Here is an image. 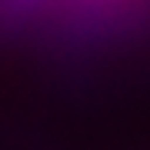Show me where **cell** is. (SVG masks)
I'll return each instance as SVG.
<instances>
[]
</instances>
